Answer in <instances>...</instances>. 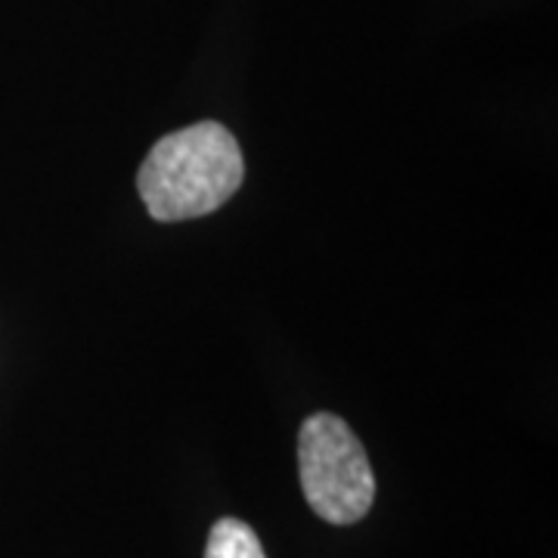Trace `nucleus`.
<instances>
[{"label": "nucleus", "mask_w": 558, "mask_h": 558, "mask_svg": "<svg viewBox=\"0 0 558 558\" xmlns=\"http://www.w3.org/2000/svg\"><path fill=\"white\" fill-rule=\"evenodd\" d=\"M245 159L236 137L220 121H199L165 134L137 174V193L149 218L161 223L205 218L236 196Z\"/></svg>", "instance_id": "1"}, {"label": "nucleus", "mask_w": 558, "mask_h": 558, "mask_svg": "<svg viewBox=\"0 0 558 558\" xmlns=\"http://www.w3.org/2000/svg\"><path fill=\"white\" fill-rule=\"evenodd\" d=\"M301 490L326 524H357L376 499V475L351 425L336 413H314L299 432Z\"/></svg>", "instance_id": "2"}, {"label": "nucleus", "mask_w": 558, "mask_h": 558, "mask_svg": "<svg viewBox=\"0 0 558 558\" xmlns=\"http://www.w3.org/2000/svg\"><path fill=\"white\" fill-rule=\"evenodd\" d=\"M205 558H267L260 546L258 534L240 519H220L215 521Z\"/></svg>", "instance_id": "3"}]
</instances>
